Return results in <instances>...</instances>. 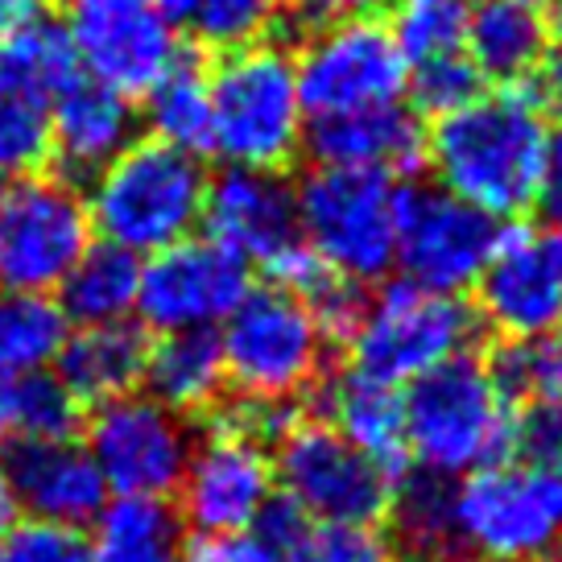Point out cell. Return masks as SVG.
<instances>
[{
    "label": "cell",
    "instance_id": "obj_21",
    "mask_svg": "<svg viewBox=\"0 0 562 562\" xmlns=\"http://www.w3.org/2000/svg\"><path fill=\"white\" fill-rule=\"evenodd\" d=\"M46 124H50V154H58V166L67 175L79 178H95L137 140L133 100L91 79H79L75 88L63 91L46 108Z\"/></svg>",
    "mask_w": 562,
    "mask_h": 562
},
{
    "label": "cell",
    "instance_id": "obj_19",
    "mask_svg": "<svg viewBox=\"0 0 562 562\" xmlns=\"http://www.w3.org/2000/svg\"><path fill=\"white\" fill-rule=\"evenodd\" d=\"M0 468L13 484L18 509L46 526H91L112 496L91 451L75 439H18Z\"/></svg>",
    "mask_w": 562,
    "mask_h": 562
},
{
    "label": "cell",
    "instance_id": "obj_22",
    "mask_svg": "<svg viewBox=\"0 0 562 562\" xmlns=\"http://www.w3.org/2000/svg\"><path fill=\"white\" fill-rule=\"evenodd\" d=\"M542 4L546 0H472L463 50L480 79H492L496 88L533 83L550 50Z\"/></svg>",
    "mask_w": 562,
    "mask_h": 562
},
{
    "label": "cell",
    "instance_id": "obj_24",
    "mask_svg": "<svg viewBox=\"0 0 562 562\" xmlns=\"http://www.w3.org/2000/svg\"><path fill=\"white\" fill-rule=\"evenodd\" d=\"M323 418L335 435L360 447L389 472L405 475V397L397 385L372 381L364 372H339L323 385Z\"/></svg>",
    "mask_w": 562,
    "mask_h": 562
},
{
    "label": "cell",
    "instance_id": "obj_42",
    "mask_svg": "<svg viewBox=\"0 0 562 562\" xmlns=\"http://www.w3.org/2000/svg\"><path fill=\"white\" fill-rule=\"evenodd\" d=\"M562 447V418L554 409H542V405H526L517 409V430H513V456L509 459H526V463H546L554 468Z\"/></svg>",
    "mask_w": 562,
    "mask_h": 562
},
{
    "label": "cell",
    "instance_id": "obj_14",
    "mask_svg": "<svg viewBox=\"0 0 562 562\" xmlns=\"http://www.w3.org/2000/svg\"><path fill=\"white\" fill-rule=\"evenodd\" d=\"M88 451L108 492L170 501L194 451V435L182 414L166 409L149 393H124L95 405L88 422Z\"/></svg>",
    "mask_w": 562,
    "mask_h": 562
},
{
    "label": "cell",
    "instance_id": "obj_30",
    "mask_svg": "<svg viewBox=\"0 0 562 562\" xmlns=\"http://www.w3.org/2000/svg\"><path fill=\"white\" fill-rule=\"evenodd\" d=\"M389 34L405 58V70H426L439 63L468 58V21L472 0H389Z\"/></svg>",
    "mask_w": 562,
    "mask_h": 562
},
{
    "label": "cell",
    "instance_id": "obj_16",
    "mask_svg": "<svg viewBox=\"0 0 562 562\" xmlns=\"http://www.w3.org/2000/svg\"><path fill=\"white\" fill-rule=\"evenodd\" d=\"M501 224L442 187H405L397 224V269L422 290L463 299L496 248Z\"/></svg>",
    "mask_w": 562,
    "mask_h": 562
},
{
    "label": "cell",
    "instance_id": "obj_15",
    "mask_svg": "<svg viewBox=\"0 0 562 562\" xmlns=\"http://www.w3.org/2000/svg\"><path fill=\"white\" fill-rule=\"evenodd\" d=\"M248 265L215 240H178L140 261L137 315L158 335L215 331L245 302Z\"/></svg>",
    "mask_w": 562,
    "mask_h": 562
},
{
    "label": "cell",
    "instance_id": "obj_32",
    "mask_svg": "<svg viewBox=\"0 0 562 562\" xmlns=\"http://www.w3.org/2000/svg\"><path fill=\"white\" fill-rule=\"evenodd\" d=\"M178 34L194 37L207 50H240L265 42L278 25L281 0H158Z\"/></svg>",
    "mask_w": 562,
    "mask_h": 562
},
{
    "label": "cell",
    "instance_id": "obj_43",
    "mask_svg": "<svg viewBox=\"0 0 562 562\" xmlns=\"http://www.w3.org/2000/svg\"><path fill=\"white\" fill-rule=\"evenodd\" d=\"M538 207H542L546 224L562 228V124L550 128L542 161V182H538Z\"/></svg>",
    "mask_w": 562,
    "mask_h": 562
},
{
    "label": "cell",
    "instance_id": "obj_18",
    "mask_svg": "<svg viewBox=\"0 0 562 562\" xmlns=\"http://www.w3.org/2000/svg\"><path fill=\"white\" fill-rule=\"evenodd\" d=\"M203 228L207 240L269 273L290 248L302 245L294 182L273 170H224L207 187Z\"/></svg>",
    "mask_w": 562,
    "mask_h": 562
},
{
    "label": "cell",
    "instance_id": "obj_39",
    "mask_svg": "<svg viewBox=\"0 0 562 562\" xmlns=\"http://www.w3.org/2000/svg\"><path fill=\"white\" fill-rule=\"evenodd\" d=\"M480 75L468 58H456V63H439V67H426V70H414L409 75V95H414V104L422 112H430L435 121L447 116V112H456L463 108L472 95H480Z\"/></svg>",
    "mask_w": 562,
    "mask_h": 562
},
{
    "label": "cell",
    "instance_id": "obj_44",
    "mask_svg": "<svg viewBox=\"0 0 562 562\" xmlns=\"http://www.w3.org/2000/svg\"><path fill=\"white\" fill-rule=\"evenodd\" d=\"M389 0H299V9L306 18L323 21H348V18H372L376 9H385Z\"/></svg>",
    "mask_w": 562,
    "mask_h": 562
},
{
    "label": "cell",
    "instance_id": "obj_40",
    "mask_svg": "<svg viewBox=\"0 0 562 562\" xmlns=\"http://www.w3.org/2000/svg\"><path fill=\"white\" fill-rule=\"evenodd\" d=\"M302 302L311 306V315H315L318 331H323L327 344H348L351 327H356V318H360V311H364L360 285L335 278V273H327V278L318 281Z\"/></svg>",
    "mask_w": 562,
    "mask_h": 562
},
{
    "label": "cell",
    "instance_id": "obj_37",
    "mask_svg": "<svg viewBox=\"0 0 562 562\" xmlns=\"http://www.w3.org/2000/svg\"><path fill=\"white\" fill-rule=\"evenodd\" d=\"M46 158H50L46 112L0 91V178L34 175Z\"/></svg>",
    "mask_w": 562,
    "mask_h": 562
},
{
    "label": "cell",
    "instance_id": "obj_29",
    "mask_svg": "<svg viewBox=\"0 0 562 562\" xmlns=\"http://www.w3.org/2000/svg\"><path fill=\"white\" fill-rule=\"evenodd\" d=\"M70 323L50 294H4L0 290V381L46 372L67 344Z\"/></svg>",
    "mask_w": 562,
    "mask_h": 562
},
{
    "label": "cell",
    "instance_id": "obj_5",
    "mask_svg": "<svg viewBox=\"0 0 562 562\" xmlns=\"http://www.w3.org/2000/svg\"><path fill=\"white\" fill-rule=\"evenodd\" d=\"M402 178L348 166H311L294 182L299 236L318 265L351 285L385 281L397 269Z\"/></svg>",
    "mask_w": 562,
    "mask_h": 562
},
{
    "label": "cell",
    "instance_id": "obj_8",
    "mask_svg": "<svg viewBox=\"0 0 562 562\" xmlns=\"http://www.w3.org/2000/svg\"><path fill=\"white\" fill-rule=\"evenodd\" d=\"M215 339L236 397L281 405H294L302 393L318 389L331 348L318 331L311 306L278 285L248 290Z\"/></svg>",
    "mask_w": 562,
    "mask_h": 562
},
{
    "label": "cell",
    "instance_id": "obj_35",
    "mask_svg": "<svg viewBox=\"0 0 562 562\" xmlns=\"http://www.w3.org/2000/svg\"><path fill=\"white\" fill-rule=\"evenodd\" d=\"M492 369L501 372L517 402L529 397V405L554 409L562 418V331L533 344H509L492 360Z\"/></svg>",
    "mask_w": 562,
    "mask_h": 562
},
{
    "label": "cell",
    "instance_id": "obj_34",
    "mask_svg": "<svg viewBox=\"0 0 562 562\" xmlns=\"http://www.w3.org/2000/svg\"><path fill=\"white\" fill-rule=\"evenodd\" d=\"M9 430L18 439H75L79 402L54 372H34L9 385Z\"/></svg>",
    "mask_w": 562,
    "mask_h": 562
},
{
    "label": "cell",
    "instance_id": "obj_47",
    "mask_svg": "<svg viewBox=\"0 0 562 562\" xmlns=\"http://www.w3.org/2000/svg\"><path fill=\"white\" fill-rule=\"evenodd\" d=\"M389 562H451L447 554H435V550H405V554H397V559Z\"/></svg>",
    "mask_w": 562,
    "mask_h": 562
},
{
    "label": "cell",
    "instance_id": "obj_17",
    "mask_svg": "<svg viewBox=\"0 0 562 562\" xmlns=\"http://www.w3.org/2000/svg\"><path fill=\"white\" fill-rule=\"evenodd\" d=\"M178 492H182V521L194 526V533L252 529L278 496L273 456L261 442L215 426L207 439L194 442Z\"/></svg>",
    "mask_w": 562,
    "mask_h": 562
},
{
    "label": "cell",
    "instance_id": "obj_13",
    "mask_svg": "<svg viewBox=\"0 0 562 562\" xmlns=\"http://www.w3.org/2000/svg\"><path fill=\"white\" fill-rule=\"evenodd\" d=\"M475 318L505 344H533L562 331V228L501 224L475 281Z\"/></svg>",
    "mask_w": 562,
    "mask_h": 562
},
{
    "label": "cell",
    "instance_id": "obj_46",
    "mask_svg": "<svg viewBox=\"0 0 562 562\" xmlns=\"http://www.w3.org/2000/svg\"><path fill=\"white\" fill-rule=\"evenodd\" d=\"M13 526H18V496H13V484L0 468V533H9Z\"/></svg>",
    "mask_w": 562,
    "mask_h": 562
},
{
    "label": "cell",
    "instance_id": "obj_48",
    "mask_svg": "<svg viewBox=\"0 0 562 562\" xmlns=\"http://www.w3.org/2000/svg\"><path fill=\"white\" fill-rule=\"evenodd\" d=\"M13 430H9V385L0 381V442L9 439Z\"/></svg>",
    "mask_w": 562,
    "mask_h": 562
},
{
    "label": "cell",
    "instance_id": "obj_27",
    "mask_svg": "<svg viewBox=\"0 0 562 562\" xmlns=\"http://www.w3.org/2000/svg\"><path fill=\"white\" fill-rule=\"evenodd\" d=\"M149 397L161 402L175 414H199L224 397V356L215 331H178L161 335L158 344H149L145 356V376Z\"/></svg>",
    "mask_w": 562,
    "mask_h": 562
},
{
    "label": "cell",
    "instance_id": "obj_20",
    "mask_svg": "<svg viewBox=\"0 0 562 562\" xmlns=\"http://www.w3.org/2000/svg\"><path fill=\"white\" fill-rule=\"evenodd\" d=\"M315 166L376 170L389 178L414 175L426 158V128L405 104L306 121V145Z\"/></svg>",
    "mask_w": 562,
    "mask_h": 562
},
{
    "label": "cell",
    "instance_id": "obj_2",
    "mask_svg": "<svg viewBox=\"0 0 562 562\" xmlns=\"http://www.w3.org/2000/svg\"><path fill=\"white\" fill-rule=\"evenodd\" d=\"M405 397V459L414 472L435 480H463L488 463L513 456L517 397L492 369L463 351L442 369L402 389Z\"/></svg>",
    "mask_w": 562,
    "mask_h": 562
},
{
    "label": "cell",
    "instance_id": "obj_6",
    "mask_svg": "<svg viewBox=\"0 0 562 562\" xmlns=\"http://www.w3.org/2000/svg\"><path fill=\"white\" fill-rule=\"evenodd\" d=\"M451 550L475 562H554L562 480L546 463L501 459L451 484Z\"/></svg>",
    "mask_w": 562,
    "mask_h": 562
},
{
    "label": "cell",
    "instance_id": "obj_4",
    "mask_svg": "<svg viewBox=\"0 0 562 562\" xmlns=\"http://www.w3.org/2000/svg\"><path fill=\"white\" fill-rule=\"evenodd\" d=\"M207 187L211 178L194 154L161 140H133L91 178V232L145 261L203 228Z\"/></svg>",
    "mask_w": 562,
    "mask_h": 562
},
{
    "label": "cell",
    "instance_id": "obj_3",
    "mask_svg": "<svg viewBox=\"0 0 562 562\" xmlns=\"http://www.w3.org/2000/svg\"><path fill=\"white\" fill-rule=\"evenodd\" d=\"M211 137L207 154L228 170H273L299 161L306 145L294 54L273 42L228 50L207 75Z\"/></svg>",
    "mask_w": 562,
    "mask_h": 562
},
{
    "label": "cell",
    "instance_id": "obj_1",
    "mask_svg": "<svg viewBox=\"0 0 562 562\" xmlns=\"http://www.w3.org/2000/svg\"><path fill=\"white\" fill-rule=\"evenodd\" d=\"M546 140L550 116L538 91L529 83L492 88L426 128L422 166L435 175V187L468 207L496 224H517L538 207Z\"/></svg>",
    "mask_w": 562,
    "mask_h": 562
},
{
    "label": "cell",
    "instance_id": "obj_49",
    "mask_svg": "<svg viewBox=\"0 0 562 562\" xmlns=\"http://www.w3.org/2000/svg\"><path fill=\"white\" fill-rule=\"evenodd\" d=\"M554 472H559V480H562V447H559V459H554Z\"/></svg>",
    "mask_w": 562,
    "mask_h": 562
},
{
    "label": "cell",
    "instance_id": "obj_33",
    "mask_svg": "<svg viewBox=\"0 0 562 562\" xmlns=\"http://www.w3.org/2000/svg\"><path fill=\"white\" fill-rule=\"evenodd\" d=\"M389 517L409 550L451 554V480L409 472L393 488Z\"/></svg>",
    "mask_w": 562,
    "mask_h": 562
},
{
    "label": "cell",
    "instance_id": "obj_7",
    "mask_svg": "<svg viewBox=\"0 0 562 562\" xmlns=\"http://www.w3.org/2000/svg\"><path fill=\"white\" fill-rule=\"evenodd\" d=\"M475 331L480 318L463 299L422 290L405 278L385 281L364 299V311L348 335L351 372L405 389L472 351Z\"/></svg>",
    "mask_w": 562,
    "mask_h": 562
},
{
    "label": "cell",
    "instance_id": "obj_25",
    "mask_svg": "<svg viewBox=\"0 0 562 562\" xmlns=\"http://www.w3.org/2000/svg\"><path fill=\"white\" fill-rule=\"evenodd\" d=\"M79 79H83V70H79L63 21L37 13V18L0 30V91L4 95L46 112Z\"/></svg>",
    "mask_w": 562,
    "mask_h": 562
},
{
    "label": "cell",
    "instance_id": "obj_9",
    "mask_svg": "<svg viewBox=\"0 0 562 562\" xmlns=\"http://www.w3.org/2000/svg\"><path fill=\"white\" fill-rule=\"evenodd\" d=\"M278 496L306 521L327 526H381L402 475L369 459L335 435L327 422H294L273 456Z\"/></svg>",
    "mask_w": 562,
    "mask_h": 562
},
{
    "label": "cell",
    "instance_id": "obj_28",
    "mask_svg": "<svg viewBox=\"0 0 562 562\" xmlns=\"http://www.w3.org/2000/svg\"><path fill=\"white\" fill-rule=\"evenodd\" d=\"M140 257L124 248L88 245L83 257L70 265V273L58 285V306L70 327H104L137 315Z\"/></svg>",
    "mask_w": 562,
    "mask_h": 562
},
{
    "label": "cell",
    "instance_id": "obj_38",
    "mask_svg": "<svg viewBox=\"0 0 562 562\" xmlns=\"http://www.w3.org/2000/svg\"><path fill=\"white\" fill-rule=\"evenodd\" d=\"M0 562H95L83 529L46 526V521H18L0 533Z\"/></svg>",
    "mask_w": 562,
    "mask_h": 562
},
{
    "label": "cell",
    "instance_id": "obj_26",
    "mask_svg": "<svg viewBox=\"0 0 562 562\" xmlns=\"http://www.w3.org/2000/svg\"><path fill=\"white\" fill-rule=\"evenodd\" d=\"M88 546L95 562H182L187 521L166 496H108Z\"/></svg>",
    "mask_w": 562,
    "mask_h": 562
},
{
    "label": "cell",
    "instance_id": "obj_11",
    "mask_svg": "<svg viewBox=\"0 0 562 562\" xmlns=\"http://www.w3.org/2000/svg\"><path fill=\"white\" fill-rule=\"evenodd\" d=\"M91 245L88 199L70 178L21 175L0 182V290L54 294Z\"/></svg>",
    "mask_w": 562,
    "mask_h": 562
},
{
    "label": "cell",
    "instance_id": "obj_12",
    "mask_svg": "<svg viewBox=\"0 0 562 562\" xmlns=\"http://www.w3.org/2000/svg\"><path fill=\"white\" fill-rule=\"evenodd\" d=\"M67 30L83 79L140 100L182 63V42L158 0H67Z\"/></svg>",
    "mask_w": 562,
    "mask_h": 562
},
{
    "label": "cell",
    "instance_id": "obj_10",
    "mask_svg": "<svg viewBox=\"0 0 562 562\" xmlns=\"http://www.w3.org/2000/svg\"><path fill=\"white\" fill-rule=\"evenodd\" d=\"M294 79L306 121L405 104L409 95L405 58L376 18L315 25L294 50Z\"/></svg>",
    "mask_w": 562,
    "mask_h": 562
},
{
    "label": "cell",
    "instance_id": "obj_31",
    "mask_svg": "<svg viewBox=\"0 0 562 562\" xmlns=\"http://www.w3.org/2000/svg\"><path fill=\"white\" fill-rule=\"evenodd\" d=\"M145 100V128L154 140L182 149V154H207L211 137V95H207V75L194 63H178L166 70L154 88L140 95Z\"/></svg>",
    "mask_w": 562,
    "mask_h": 562
},
{
    "label": "cell",
    "instance_id": "obj_45",
    "mask_svg": "<svg viewBox=\"0 0 562 562\" xmlns=\"http://www.w3.org/2000/svg\"><path fill=\"white\" fill-rule=\"evenodd\" d=\"M37 13H42V0H0V30H9L25 18H37Z\"/></svg>",
    "mask_w": 562,
    "mask_h": 562
},
{
    "label": "cell",
    "instance_id": "obj_23",
    "mask_svg": "<svg viewBox=\"0 0 562 562\" xmlns=\"http://www.w3.org/2000/svg\"><path fill=\"white\" fill-rule=\"evenodd\" d=\"M145 356H149V339L133 318L104 323V327H75L54 360L58 364L54 376L70 389V397L79 405H104L112 397L137 393L145 376Z\"/></svg>",
    "mask_w": 562,
    "mask_h": 562
},
{
    "label": "cell",
    "instance_id": "obj_36",
    "mask_svg": "<svg viewBox=\"0 0 562 562\" xmlns=\"http://www.w3.org/2000/svg\"><path fill=\"white\" fill-rule=\"evenodd\" d=\"M389 542L376 526H306L285 542L281 562H389Z\"/></svg>",
    "mask_w": 562,
    "mask_h": 562
},
{
    "label": "cell",
    "instance_id": "obj_41",
    "mask_svg": "<svg viewBox=\"0 0 562 562\" xmlns=\"http://www.w3.org/2000/svg\"><path fill=\"white\" fill-rule=\"evenodd\" d=\"M182 562H281L278 546H269L257 529L232 533H194L182 546Z\"/></svg>",
    "mask_w": 562,
    "mask_h": 562
}]
</instances>
